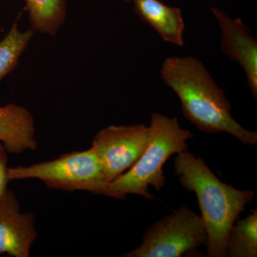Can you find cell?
Instances as JSON below:
<instances>
[{
    "mask_svg": "<svg viewBox=\"0 0 257 257\" xmlns=\"http://www.w3.org/2000/svg\"><path fill=\"white\" fill-rule=\"evenodd\" d=\"M164 82L178 96L182 112L202 133H226L246 145H256L257 133L233 118L231 104L202 61L192 56L170 57L161 67Z\"/></svg>",
    "mask_w": 257,
    "mask_h": 257,
    "instance_id": "cell-1",
    "label": "cell"
},
{
    "mask_svg": "<svg viewBox=\"0 0 257 257\" xmlns=\"http://www.w3.org/2000/svg\"><path fill=\"white\" fill-rule=\"evenodd\" d=\"M176 175L184 189L195 193L207 233V255L225 257L229 231L255 192L240 190L218 178L200 157L187 150L177 154Z\"/></svg>",
    "mask_w": 257,
    "mask_h": 257,
    "instance_id": "cell-2",
    "label": "cell"
},
{
    "mask_svg": "<svg viewBox=\"0 0 257 257\" xmlns=\"http://www.w3.org/2000/svg\"><path fill=\"white\" fill-rule=\"evenodd\" d=\"M148 145L138 162L130 170L106 185L104 195L123 199L128 194L141 195L152 200L148 192L152 187L160 191L166 179L163 167L172 155L187 150L193 134L184 130L176 117L152 113Z\"/></svg>",
    "mask_w": 257,
    "mask_h": 257,
    "instance_id": "cell-3",
    "label": "cell"
},
{
    "mask_svg": "<svg viewBox=\"0 0 257 257\" xmlns=\"http://www.w3.org/2000/svg\"><path fill=\"white\" fill-rule=\"evenodd\" d=\"M10 182L38 179L51 189L65 192L84 191L104 195L106 182L92 149L63 154L51 161L8 170Z\"/></svg>",
    "mask_w": 257,
    "mask_h": 257,
    "instance_id": "cell-4",
    "label": "cell"
},
{
    "mask_svg": "<svg viewBox=\"0 0 257 257\" xmlns=\"http://www.w3.org/2000/svg\"><path fill=\"white\" fill-rule=\"evenodd\" d=\"M207 241L201 216L182 207L147 229L143 243L124 257H179Z\"/></svg>",
    "mask_w": 257,
    "mask_h": 257,
    "instance_id": "cell-5",
    "label": "cell"
},
{
    "mask_svg": "<svg viewBox=\"0 0 257 257\" xmlns=\"http://www.w3.org/2000/svg\"><path fill=\"white\" fill-rule=\"evenodd\" d=\"M149 140L150 128L145 124L112 125L96 134L91 148L108 184L133 167Z\"/></svg>",
    "mask_w": 257,
    "mask_h": 257,
    "instance_id": "cell-6",
    "label": "cell"
},
{
    "mask_svg": "<svg viewBox=\"0 0 257 257\" xmlns=\"http://www.w3.org/2000/svg\"><path fill=\"white\" fill-rule=\"evenodd\" d=\"M35 222L34 214L22 212L15 193L7 189L0 197V254L30 256L38 236Z\"/></svg>",
    "mask_w": 257,
    "mask_h": 257,
    "instance_id": "cell-7",
    "label": "cell"
},
{
    "mask_svg": "<svg viewBox=\"0 0 257 257\" xmlns=\"http://www.w3.org/2000/svg\"><path fill=\"white\" fill-rule=\"evenodd\" d=\"M220 28L221 50L244 71L248 86L257 99V42L240 18L231 19L222 10L211 8Z\"/></svg>",
    "mask_w": 257,
    "mask_h": 257,
    "instance_id": "cell-8",
    "label": "cell"
},
{
    "mask_svg": "<svg viewBox=\"0 0 257 257\" xmlns=\"http://www.w3.org/2000/svg\"><path fill=\"white\" fill-rule=\"evenodd\" d=\"M0 143L8 153L36 150L35 121L26 108L14 104L0 105Z\"/></svg>",
    "mask_w": 257,
    "mask_h": 257,
    "instance_id": "cell-9",
    "label": "cell"
},
{
    "mask_svg": "<svg viewBox=\"0 0 257 257\" xmlns=\"http://www.w3.org/2000/svg\"><path fill=\"white\" fill-rule=\"evenodd\" d=\"M133 3L139 18L153 28L162 40L183 46L185 24L179 8L168 6L161 0H134Z\"/></svg>",
    "mask_w": 257,
    "mask_h": 257,
    "instance_id": "cell-10",
    "label": "cell"
},
{
    "mask_svg": "<svg viewBox=\"0 0 257 257\" xmlns=\"http://www.w3.org/2000/svg\"><path fill=\"white\" fill-rule=\"evenodd\" d=\"M32 30L55 36L66 18V0H25Z\"/></svg>",
    "mask_w": 257,
    "mask_h": 257,
    "instance_id": "cell-11",
    "label": "cell"
},
{
    "mask_svg": "<svg viewBox=\"0 0 257 257\" xmlns=\"http://www.w3.org/2000/svg\"><path fill=\"white\" fill-rule=\"evenodd\" d=\"M226 256H257V209L237 221L230 230L226 243Z\"/></svg>",
    "mask_w": 257,
    "mask_h": 257,
    "instance_id": "cell-12",
    "label": "cell"
},
{
    "mask_svg": "<svg viewBox=\"0 0 257 257\" xmlns=\"http://www.w3.org/2000/svg\"><path fill=\"white\" fill-rule=\"evenodd\" d=\"M35 31L21 32L15 22L6 37L0 42V82L18 65L19 60L26 50Z\"/></svg>",
    "mask_w": 257,
    "mask_h": 257,
    "instance_id": "cell-13",
    "label": "cell"
},
{
    "mask_svg": "<svg viewBox=\"0 0 257 257\" xmlns=\"http://www.w3.org/2000/svg\"><path fill=\"white\" fill-rule=\"evenodd\" d=\"M8 151L4 145L0 143V197L4 194L8 189V184L10 182L8 177Z\"/></svg>",
    "mask_w": 257,
    "mask_h": 257,
    "instance_id": "cell-14",
    "label": "cell"
},
{
    "mask_svg": "<svg viewBox=\"0 0 257 257\" xmlns=\"http://www.w3.org/2000/svg\"><path fill=\"white\" fill-rule=\"evenodd\" d=\"M124 1H126V2H132V1H134V0H124Z\"/></svg>",
    "mask_w": 257,
    "mask_h": 257,
    "instance_id": "cell-15",
    "label": "cell"
}]
</instances>
